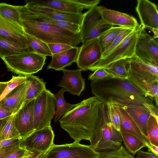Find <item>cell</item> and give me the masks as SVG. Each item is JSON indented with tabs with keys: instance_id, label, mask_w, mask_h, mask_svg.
Segmentation results:
<instances>
[{
	"instance_id": "obj_1",
	"label": "cell",
	"mask_w": 158,
	"mask_h": 158,
	"mask_svg": "<svg viewBox=\"0 0 158 158\" xmlns=\"http://www.w3.org/2000/svg\"><path fill=\"white\" fill-rule=\"evenodd\" d=\"M102 102L96 96L84 99L64 114L59 122L74 142L91 140L98 120Z\"/></svg>"
},
{
	"instance_id": "obj_2",
	"label": "cell",
	"mask_w": 158,
	"mask_h": 158,
	"mask_svg": "<svg viewBox=\"0 0 158 158\" xmlns=\"http://www.w3.org/2000/svg\"><path fill=\"white\" fill-rule=\"evenodd\" d=\"M25 32L48 44L60 43L76 47L81 42V32L73 33L48 23L29 20H22Z\"/></svg>"
},
{
	"instance_id": "obj_3",
	"label": "cell",
	"mask_w": 158,
	"mask_h": 158,
	"mask_svg": "<svg viewBox=\"0 0 158 158\" xmlns=\"http://www.w3.org/2000/svg\"><path fill=\"white\" fill-rule=\"evenodd\" d=\"M122 142L120 131L114 128L110 121L107 104L102 102L90 145L95 151L100 152L117 149L122 145Z\"/></svg>"
},
{
	"instance_id": "obj_4",
	"label": "cell",
	"mask_w": 158,
	"mask_h": 158,
	"mask_svg": "<svg viewBox=\"0 0 158 158\" xmlns=\"http://www.w3.org/2000/svg\"><path fill=\"white\" fill-rule=\"evenodd\" d=\"M90 86L92 94L102 103L106 104L110 98L127 94L149 97L127 79L108 77L100 80L92 81Z\"/></svg>"
},
{
	"instance_id": "obj_5",
	"label": "cell",
	"mask_w": 158,
	"mask_h": 158,
	"mask_svg": "<svg viewBox=\"0 0 158 158\" xmlns=\"http://www.w3.org/2000/svg\"><path fill=\"white\" fill-rule=\"evenodd\" d=\"M46 59V56L34 52L16 54L2 58L10 71L24 76L32 75L41 70Z\"/></svg>"
},
{
	"instance_id": "obj_6",
	"label": "cell",
	"mask_w": 158,
	"mask_h": 158,
	"mask_svg": "<svg viewBox=\"0 0 158 158\" xmlns=\"http://www.w3.org/2000/svg\"><path fill=\"white\" fill-rule=\"evenodd\" d=\"M145 29L142 25H139L108 55L88 70L94 71L98 69H104L116 61L131 58L135 56L138 40L140 34Z\"/></svg>"
},
{
	"instance_id": "obj_7",
	"label": "cell",
	"mask_w": 158,
	"mask_h": 158,
	"mask_svg": "<svg viewBox=\"0 0 158 158\" xmlns=\"http://www.w3.org/2000/svg\"><path fill=\"white\" fill-rule=\"evenodd\" d=\"M56 102L54 94L47 89L35 99L34 122L35 130L51 126L56 113Z\"/></svg>"
},
{
	"instance_id": "obj_8",
	"label": "cell",
	"mask_w": 158,
	"mask_h": 158,
	"mask_svg": "<svg viewBox=\"0 0 158 158\" xmlns=\"http://www.w3.org/2000/svg\"><path fill=\"white\" fill-rule=\"evenodd\" d=\"M99 152L90 145L74 142L60 145L53 144L46 152L45 158H97Z\"/></svg>"
},
{
	"instance_id": "obj_9",
	"label": "cell",
	"mask_w": 158,
	"mask_h": 158,
	"mask_svg": "<svg viewBox=\"0 0 158 158\" xmlns=\"http://www.w3.org/2000/svg\"><path fill=\"white\" fill-rule=\"evenodd\" d=\"M135 56L146 63L158 66L157 39L143 31L138 40Z\"/></svg>"
},
{
	"instance_id": "obj_10",
	"label": "cell",
	"mask_w": 158,
	"mask_h": 158,
	"mask_svg": "<svg viewBox=\"0 0 158 158\" xmlns=\"http://www.w3.org/2000/svg\"><path fill=\"white\" fill-rule=\"evenodd\" d=\"M55 135L51 126L35 130L25 139L21 144L29 150L41 153L47 152L54 144Z\"/></svg>"
},
{
	"instance_id": "obj_11",
	"label": "cell",
	"mask_w": 158,
	"mask_h": 158,
	"mask_svg": "<svg viewBox=\"0 0 158 158\" xmlns=\"http://www.w3.org/2000/svg\"><path fill=\"white\" fill-rule=\"evenodd\" d=\"M102 54L98 38L82 43L76 62L77 67L81 71L88 70L101 60Z\"/></svg>"
},
{
	"instance_id": "obj_12",
	"label": "cell",
	"mask_w": 158,
	"mask_h": 158,
	"mask_svg": "<svg viewBox=\"0 0 158 158\" xmlns=\"http://www.w3.org/2000/svg\"><path fill=\"white\" fill-rule=\"evenodd\" d=\"M140 24L153 33V36L157 38L158 35V12L155 3L148 0H138L136 7Z\"/></svg>"
},
{
	"instance_id": "obj_13",
	"label": "cell",
	"mask_w": 158,
	"mask_h": 158,
	"mask_svg": "<svg viewBox=\"0 0 158 158\" xmlns=\"http://www.w3.org/2000/svg\"><path fill=\"white\" fill-rule=\"evenodd\" d=\"M153 98L134 94H127L110 98L106 103H114L127 106L139 108L149 112L152 115L158 117L157 107L154 103Z\"/></svg>"
},
{
	"instance_id": "obj_14",
	"label": "cell",
	"mask_w": 158,
	"mask_h": 158,
	"mask_svg": "<svg viewBox=\"0 0 158 158\" xmlns=\"http://www.w3.org/2000/svg\"><path fill=\"white\" fill-rule=\"evenodd\" d=\"M35 99L14 114V126L20 134L21 140L25 139L35 131L34 122Z\"/></svg>"
},
{
	"instance_id": "obj_15",
	"label": "cell",
	"mask_w": 158,
	"mask_h": 158,
	"mask_svg": "<svg viewBox=\"0 0 158 158\" xmlns=\"http://www.w3.org/2000/svg\"><path fill=\"white\" fill-rule=\"evenodd\" d=\"M26 7L30 11L58 20L64 21L81 26L83 13L65 12L52 8L40 6L30 1L27 2Z\"/></svg>"
},
{
	"instance_id": "obj_16",
	"label": "cell",
	"mask_w": 158,
	"mask_h": 158,
	"mask_svg": "<svg viewBox=\"0 0 158 158\" xmlns=\"http://www.w3.org/2000/svg\"><path fill=\"white\" fill-rule=\"evenodd\" d=\"M127 60L128 70L148 81L158 82V66L146 63L135 56Z\"/></svg>"
},
{
	"instance_id": "obj_17",
	"label": "cell",
	"mask_w": 158,
	"mask_h": 158,
	"mask_svg": "<svg viewBox=\"0 0 158 158\" xmlns=\"http://www.w3.org/2000/svg\"><path fill=\"white\" fill-rule=\"evenodd\" d=\"M63 76L58 86L64 89L73 95L79 96L85 88V79L81 75V70L77 69L62 70Z\"/></svg>"
},
{
	"instance_id": "obj_18",
	"label": "cell",
	"mask_w": 158,
	"mask_h": 158,
	"mask_svg": "<svg viewBox=\"0 0 158 158\" xmlns=\"http://www.w3.org/2000/svg\"><path fill=\"white\" fill-rule=\"evenodd\" d=\"M21 15L22 20H33L46 23L67 30L73 33L81 32V26L78 25L58 20L34 13L28 9L25 5L21 6Z\"/></svg>"
},
{
	"instance_id": "obj_19",
	"label": "cell",
	"mask_w": 158,
	"mask_h": 158,
	"mask_svg": "<svg viewBox=\"0 0 158 158\" xmlns=\"http://www.w3.org/2000/svg\"><path fill=\"white\" fill-rule=\"evenodd\" d=\"M101 15L105 22L113 26L116 25L124 28L134 29L139 25L133 16L104 7L102 10Z\"/></svg>"
},
{
	"instance_id": "obj_20",
	"label": "cell",
	"mask_w": 158,
	"mask_h": 158,
	"mask_svg": "<svg viewBox=\"0 0 158 158\" xmlns=\"http://www.w3.org/2000/svg\"><path fill=\"white\" fill-rule=\"evenodd\" d=\"M26 81L19 85L0 101V104L8 108L14 114L24 105L27 90Z\"/></svg>"
},
{
	"instance_id": "obj_21",
	"label": "cell",
	"mask_w": 158,
	"mask_h": 158,
	"mask_svg": "<svg viewBox=\"0 0 158 158\" xmlns=\"http://www.w3.org/2000/svg\"><path fill=\"white\" fill-rule=\"evenodd\" d=\"M0 35L19 43L28 44L23 27L0 14Z\"/></svg>"
},
{
	"instance_id": "obj_22",
	"label": "cell",
	"mask_w": 158,
	"mask_h": 158,
	"mask_svg": "<svg viewBox=\"0 0 158 158\" xmlns=\"http://www.w3.org/2000/svg\"><path fill=\"white\" fill-rule=\"evenodd\" d=\"M36 5L47 7L65 12L81 13L85 8L75 0H32L30 1Z\"/></svg>"
},
{
	"instance_id": "obj_23",
	"label": "cell",
	"mask_w": 158,
	"mask_h": 158,
	"mask_svg": "<svg viewBox=\"0 0 158 158\" xmlns=\"http://www.w3.org/2000/svg\"><path fill=\"white\" fill-rule=\"evenodd\" d=\"M79 50V47H73L64 51L52 55V60L47 69L60 71L71 65L76 62Z\"/></svg>"
},
{
	"instance_id": "obj_24",
	"label": "cell",
	"mask_w": 158,
	"mask_h": 158,
	"mask_svg": "<svg viewBox=\"0 0 158 158\" xmlns=\"http://www.w3.org/2000/svg\"><path fill=\"white\" fill-rule=\"evenodd\" d=\"M127 70L128 78L127 80L146 96L153 98L158 107V82L148 81Z\"/></svg>"
},
{
	"instance_id": "obj_25",
	"label": "cell",
	"mask_w": 158,
	"mask_h": 158,
	"mask_svg": "<svg viewBox=\"0 0 158 158\" xmlns=\"http://www.w3.org/2000/svg\"><path fill=\"white\" fill-rule=\"evenodd\" d=\"M35 52L28 44L19 43L0 35V57L27 52Z\"/></svg>"
},
{
	"instance_id": "obj_26",
	"label": "cell",
	"mask_w": 158,
	"mask_h": 158,
	"mask_svg": "<svg viewBox=\"0 0 158 158\" xmlns=\"http://www.w3.org/2000/svg\"><path fill=\"white\" fill-rule=\"evenodd\" d=\"M116 104L127 112L147 139V124L151 113L139 108Z\"/></svg>"
},
{
	"instance_id": "obj_27",
	"label": "cell",
	"mask_w": 158,
	"mask_h": 158,
	"mask_svg": "<svg viewBox=\"0 0 158 158\" xmlns=\"http://www.w3.org/2000/svg\"><path fill=\"white\" fill-rule=\"evenodd\" d=\"M103 7L97 5L83 13L81 26V39L95 27L102 19L101 11Z\"/></svg>"
},
{
	"instance_id": "obj_28",
	"label": "cell",
	"mask_w": 158,
	"mask_h": 158,
	"mask_svg": "<svg viewBox=\"0 0 158 158\" xmlns=\"http://www.w3.org/2000/svg\"><path fill=\"white\" fill-rule=\"evenodd\" d=\"M26 77L27 90L23 106L35 99L44 90L46 89V83L42 79L32 75Z\"/></svg>"
},
{
	"instance_id": "obj_29",
	"label": "cell",
	"mask_w": 158,
	"mask_h": 158,
	"mask_svg": "<svg viewBox=\"0 0 158 158\" xmlns=\"http://www.w3.org/2000/svg\"><path fill=\"white\" fill-rule=\"evenodd\" d=\"M115 104L118 107L120 117V131L128 132L135 135L145 144L148 141L143 135L133 121L123 109Z\"/></svg>"
},
{
	"instance_id": "obj_30",
	"label": "cell",
	"mask_w": 158,
	"mask_h": 158,
	"mask_svg": "<svg viewBox=\"0 0 158 158\" xmlns=\"http://www.w3.org/2000/svg\"><path fill=\"white\" fill-rule=\"evenodd\" d=\"M120 132L126 149L132 155L134 156L142 148L146 147L145 143L135 135L122 131Z\"/></svg>"
},
{
	"instance_id": "obj_31",
	"label": "cell",
	"mask_w": 158,
	"mask_h": 158,
	"mask_svg": "<svg viewBox=\"0 0 158 158\" xmlns=\"http://www.w3.org/2000/svg\"><path fill=\"white\" fill-rule=\"evenodd\" d=\"M21 6H14L0 3V14L4 18L22 26Z\"/></svg>"
},
{
	"instance_id": "obj_32",
	"label": "cell",
	"mask_w": 158,
	"mask_h": 158,
	"mask_svg": "<svg viewBox=\"0 0 158 158\" xmlns=\"http://www.w3.org/2000/svg\"><path fill=\"white\" fill-rule=\"evenodd\" d=\"M66 90L62 88L58 91L54 96L56 102L55 122H56L64 114L69 111L77 104H72L66 102L64 98V93Z\"/></svg>"
},
{
	"instance_id": "obj_33",
	"label": "cell",
	"mask_w": 158,
	"mask_h": 158,
	"mask_svg": "<svg viewBox=\"0 0 158 158\" xmlns=\"http://www.w3.org/2000/svg\"><path fill=\"white\" fill-rule=\"evenodd\" d=\"M127 59L116 61L104 68L112 77L127 80L128 74L127 67Z\"/></svg>"
},
{
	"instance_id": "obj_34",
	"label": "cell",
	"mask_w": 158,
	"mask_h": 158,
	"mask_svg": "<svg viewBox=\"0 0 158 158\" xmlns=\"http://www.w3.org/2000/svg\"><path fill=\"white\" fill-rule=\"evenodd\" d=\"M125 28H126L113 26L98 38L102 53L119 33Z\"/></svg>"
},
{
	"instance_id": "obj_35",
	"label": "cell",
	"mask_w": 158,
	"mask_h": 158,
	"mask_svg": "<svg viewBox=\"0 0 158 158\" xmlns=\"http://www.w3.org/2000/svg\"><path fill=\"white\" fill-rule=\"evenodd\" d=\"M25 37L29 45L35 52L45 56H52L47 44L25 32Z\"/></svg>"
},
{
	"instance_id": "obj_36",
	"label": "cell",
	"mask_w": 158,
	"mask_h": 158,
	"mask_svg": "<svg viewBox=\"0 0 158 158\" xmlns=\"http://www.w3.org/2000/svg\"><path fill=\"white\" fill-rule=\"evenodd\" d=\"M147 139L152 144L158 146V117L151 114L147 124Z\"/></svg>"
},
{
	"instance_id": "obj_37",
	"label": "cell",
	"mask_w": 158,
	"mask_h": 158,
	"mask_svg": "<svg viewBox=\"0 0 158 158\" xmlns=\"http://www.w3.org/2000/svg\"><path fill=\"white\" fill-rule=\"evenodd\" d=\"M113 26L106 23L102 18L96 26L81 39V42L83 43L89 40L98 38Z\"/></svg>"
},
{
	"instance_id": "obj_38",
	"label": "cell",
	"mask_w": 158,
	"mask_h": 158,
	"mask_svg": "<svg viewBox=\"0 0 158 158\" xmlns=\"http://www.w3.org/2000/svg\"><path fill=\"white\" fill-rule=\"evenodd\" d=\"M17 139H21L19 132L14 126V114H12L0 134V140Z\"/></svg>"
},
{
	"instance_id": "obj_39",
	"label": "cell",
	"mask_w": 158,
	"mask_h": 158,
	"mask_svg": "<svg viewBox=\"0 0 158 158\" xmlns=\"http://www.w3.org/2000/svg\"><path fill=\"white\" fill-rule=\"evenodd\" d=\"M97 158H135L123 145L118 149L110 151L99 152Z\"/></svg>"
},
{
	"instance_id": "obj_40",
	"label": "cell",
	"mask_w": 158,
	"mask_h": 158,
	"mask_svg": "<svg viewBox=\"0 0 158 158\" xmlns=\"http://www.w3.org/2000/svg\"><path fill=\"white\" fill-rule=\"evenodd\" d=\"M107 113L110 121L117 131L120 130V118L117 106L114 104L106 103Z\"/></svg>"
},
{
	"instance_id": "obj_41",
	"label": "cell",
	"mask_w": 158,
	"mask_h": 158,
	"mask_svg": "<svg viewBox=\"0 0 158 158\" xmlns=\"http://www.w3.org/2000/svg\"><path fill=\"white\" fill-rule=\"evenodd\" d=\"M134 29L125 28L121 31L115 38L111 44L103 53L102 58L106 56L111 52Z\"/></svg>"
},
{
	"instance_id": "obj_42",
	"label": "cell",
	"mask_w": 158,
	"mask_h": 158,
	"mask_svg": "<svg viewBox=\"0 0 158 158\" xmlns=\"http://www.w3.org/2000/svg\"><path fill=\"white\" fill-rule=\"evenodd\" d=\"M26 81V76H12L11 79L8 81L7 87L0 97V101L15 87Z\"/></svg>"
},
{
	"instance_id": "obj_43",
	"label": "cell",
	"mask_w": 158,
	"mask_h": 158,
	"mask_svg": "<svg viewBox=\"0 0 158 158\" xmlns=\"http://www.w3.org/2000/svg\"><path fill=\"white\" fill-rule=\"evenodd\" d=\"M108 77H111V75L104 68L98 69L90 74L88 79L92 81L100 80Z\"/></svg>"
},
{
	"instance_id": "obj_44",
	"label": "cell",
	"mask_w": 158,
	"mask_h": 158,
	"mask_svg": "<svg viewBox=\"0 0 158 158\" xmlns=\"http://www.w3.org/2000/svg\"><path fill=\"white\" fill-rule=\"evenodd\" d=\"M47 45L52 55L64 51L73 47L66 44L60 43H49Z\"/></svg>"
},
{
	"instance_id": "obj_45",
	"label": "cell",
	"mask_w": 158,
	"mask_h": 158,
	"mask_svg": "<svg viewBox=\"0 0 158 158\" xmlns=\"http://www.w3.org/2000/svg\"><path fill=\"white\" fill-rule=\"evenodd\" d=\"M35 150H29L21 145L6 158H23L33 153Z\"/></svg>"
},
{
	"instance_id": "obj_46",
	"label": "cell",
	"mask_w": 158,
	"mask_h": 158,
	"mask_svg": "<svg viewBox=\"0 0 158 158\" xmlns=\"http://www.w3.org/2000/svg\"><path fill=\"white\" fill-rule=\"evenodd\" d=\"M21 143L0 148V158H6L19 147Z\"/></svg>"
},
{
	"instance_id": "obj_47",
	"label": "cell",
	"mask_w": 158,
	"mask_h": 158,
	"mask_svg": "<svg viewBox=\"0 0 158 158\" xmlns=\"http://www.w3.org/2000/svg\"><path fill=\"white\" fill-rule=\"evenodd\" d=\"M20 139H11L0 140V148H4L21 143Z\"/></svg>"
},
{
	"instance_id": "obj_48",
	"label": "cell",
	"mask_w": 158,
	"mask_h": 158,
	"mask_svg": "<svg viewBox=\"0 0 158 158\" xmlns=\"http://www.w3.org/2000/svg\"><path fill=\"white\" fill-rule=\"evenodd\" d=\"M11 111L6 107L0 104V119L12 115Z\"/></svg>"
},
{
	"instance_id": "obj_49",
	"label": "cell",
	"mask_w": 158,
	"mask_h": 158,
	"mask_svg": "<svg viewBox=\"0 0 158 158\" xmlns=\"http://www.w3.org/2000/svg\"><path fill=\"white\" fill-rule=\"evenodd\" d=\"M158 156L151 152L140 150L137 152L136 158H158Z\"/></svg>"
},
{
	"instance_id": "obj_50",
	"label": "cell",
	"mask_w": 158,
	"mask_h": 158,
	"mask_svg": "<svg viewBox=\"0 0 158 158\" xmlns=\"http://www.w3.org/2000/svg\"><path fill=\"white\" fill-rule=\"evenodd\" d=\"M145 144L146 147L148 148L149 151L158 156V146L152 144L148 141Z\"/></svg>"
},
{
	"instance_id": "obj_51",
	"label": "cell",
	"mask_w": 158,
	"mask_h": 158,
	"mask_svg": "<svg viewBox=\"0 0 158 158\" xmlns=\"http://www.w3.org/2000/svg\"><path fill=\"white\" fill-rule=\"evenodd\" d=\"M10 116L4 118L0 119V134L7 123Z\"/></svg>"
},
{
	"instance_id": "obj_52",
	"label": "cell",
	"mask_w": 158,
	"mask_h": 158,
	"mask_svg": "<svg viewBox=\"0 0 158 158\" xmlns=\"http://www.w3.org/2000/svg\"><path fill=\"white\" fill-rule=\"evenodd\" d=\"M8 83V81L6 82H0V97L7 87Z\"/></svg>"
},
{
	"instance_id": "obj_53",
	"label": "cell",
	"mask_w": 158,
	"mask_h": 158,
	"mask_svg": "<svg viewBox=\"0 0 158 158\" xmlns=\"http://www.w3.org/2000/svg\"><path fill=\"white\" fill-rule=\"evenodd\" d=\"M42 153H41L38 151L35 150L32 154L25 156L23 158H36L40 154Z\"/></svg>"
},
{
	"instance_id": "obj_54",
	"label": "cell",
	"mask_w": 158,
	"mask_h": 158,
	"mask_svg": "<svg viewBox=\"0 0 158 158\" xmlns=\"http://www.w3.org/2000/svg\"><path fill=\"white\" fill-rule=\"evenodd\" d=\"M46 152L41 153L36 158H45Z\"/></svg>"
}]
</instances>
